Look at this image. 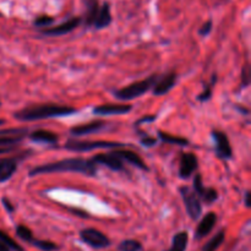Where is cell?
<instances>
[{"mask_svg":"<svg viewBox=\"0 0 251 251\" xmlns=\"http://www.w3.org/2000/svg\"><path fill=\"white\" fill-rule=\"evenodd\" d=\"M76 109L66 106H58V104H38V106L28 107L21 111L16 112L14 116L16 119L23 121L40 120V119L54 118V116H64L75 113Z\"/></svg>","mask_w":251,"mask_h":251,"instance_id":"obj_2","label":"cell"},{"mask_svg":"<svg viewBox=\"0 0 251 251\" xmlns=\"http://www.w3.org/2000/svg\"><path fill=\"white\" fill-rule=\"evenodd\" d=\"M3 202H4V204H5V207H8V210H9V211H13V210H14V207L13 206H10V202H9V201L8 200H6V198H4V200H3Z\"/></svg>","mask_w":251,"mask_h":251,"instance_id":"obj_36","label":"cell"},{"mask_svg":"<svg viewBox=\"0 0 251 251\" xmlns=\"http://www.w3.org/2000/svg\"><path fill=\"white\" fill-rule=\"evenodd\" d=\"M81 23V19L80 18H73L70 19L66 22L60 23V25L56 26V27H50V28H44L42 30V33L47 36H61L65 35V33L71 32V31L75 30L78 25Z\"/></svg>","mask_w":251,"mask_h":251,"instance_id":"obj_8","label":"cell"},{"mask_svg":"<svg viewBox=\"0 0 251 251\" xmlns=\"http://www.w3.org/2000/svg\"><path fill=\"white\" fill-rule=\"evenodd\" d=\"M156 80H157L156 75L150 76V77L146 78V80L137 81V82L131 83V85L126 86V87L121 88V90L116 91L114 95H116V97L119 98V99H123V100L133 99V98H136L138 97V96L147 92V91L154 86V83L156 82Z\"/></svg>","mask_w":251,"mask_h":251,"instance_id":"obj_3","label":"cell"},{"mask_svg":"<svg viewBox=\"0 0 251 251\" xmlns=\"http://www.w3.org/2000/svg\"><path fill=\"white\" fill-rule=\"evenodd\" d=\"M112 154L116 157H118L119 159H124V161L129 162V163H131L133 166H136L137 168L140 169H147V167H146L145 162L141 159V157L138 156L137 154H135V152H133V151L130 150H116V151H113L112 152Z\"/></svg>","mask_w":251,"mask_h":251,"instance_id":"obj_11","label":"cell"},{"mask_svg":"<svg viewBox=\"0 0 251 251\" xmlns=\"http://www.w3.org/2000/svg\"><path fill=\"white\" fill-rule=\"evenodd\" d=\"M1 124H4L3 120H0V125H1Z\"/></svg>","mask_w":251,"mask_h":251,"instance_id":"obj_38","label":"cell"},{"mask_svg":"<svg viewBox=\"0 0 251 251\" xmlns=\"http://www.w3.org/2000/svg\"><path fill=\"white\" fill-rule=\"evenodd\" d=\"M54 19L50 18V16H40V18L36 19L35 25L38 26V27H45V26L53 23Z\"/></svg>","mask_w":251,"mask_h":251,"instance_id":"obj_29","label":"cell"},{"mask_svg":"<svg viewBox=\"0 0 251 251\" xmlns=\"http://www.w3.org/2000/svg\"><path fill=\"white\" fill-rule=\"evenodd\" d=\"M0 243L3 244L6 249H11L14 251H23V249L13 238H10L8 234L1 231H0Z\"/></svg>","mask_w":251,"mask_h":251,"instance_id":"obj_24","label":"cell"},{"mask_svg":"<svg viewBox=\"0 0 251 251\" xmlns=\"http://www.w3.org/2000/svg\"><path fill=\"white\" fill-rule=\"evenodd\" d=\"M22 138H23V135L0 136V154H6V152L13 151Z\"/></svg>","mask_w":251,"mask_h":251,"instance_id":"obj_19","label":"cell"},{"mask_svg":"<svg viewBox=\"0 0 251 251\" xmlns=\"http://www.w3.org/2000/svg\"><path fill=\"white\" fill-rule=\"evenodd\" d=\"M16 233H18V235L20 236L21 239H23V240L26 241H31V243H32V241L35 240L32 235V232H31L26 226H19L18 228H16Z\"/></svg>","mask_w":251,"mask_h":251,"instance_id":"obj_27","label":"cell"},{"mask_svg":"<svg viewBox=\"0 0 251 251\" xmlns=\"http://www.w3.org/2000/svg\"><path fill=\"white\" fill-rule=\"evenodd\" d=\"M243 78L245 80V82H244V85H248L249 83V68L246 66L245 69H244L243 71Z\"/></svg>","mask_w":251,"mask_h":251,"instance_id":"obj_34","label":"cell"},{"mask_svg":"<svg viewBox=\"0 0 251 251\" xmlns=\"http://www.w3.org/2000/svg\"><path fill=\"white\" fill-rule=\"evenodd\" d=\"M0 251H4V250H0Z\"/></svg>","mask_w":251,"mask_h":251,"instance_id":"obj_39","label":"cell"},{"mask_svg":"<svg viewBox=\"0 0 251 251\" xmlns=\"http://www.w3.org/2000/svg\"><path fill=\"white\" fill-rule=\"evenodd\" d=\"M112 22V15H111V9L107 3H104L103 5L99 8L98 11V15L96 18L95 21V27L96 28H104L107 26H109V23Z\"/></svg>","mask_w":251,"mask_h":251,"instance_id":"obj_18","label":"cell"},{"mask_svg":"<svg viewBox=\"0 0 251 251\" xmlns=\"http://www.w3.org/2000/svg\"><path fill=\"white\" fill-rule=\"evenodd\" d=\"M95 162L87 161V159L81 158H68L61 159L54 163L43 164L37 167L30 172V175H37V174L44 173H54V172H77L83 173L86 175H95L96 166Z\"/></svg>","mask_w":251,"mask_h":251,"instance_id":"obj_1","label":"cell"},{"mask_svg":"<svg viewBox=\"0 0 251 251\" xmlns=\"http://www.w3.org/2000/svg\"><path fill=\"white\" fill-rule=\"evenodd\" d=\"M158 135L162 140L166 141V142L168 143H174V145H179V146H186L189 143V141L185 140V138L168 135V134L163 133V131H158Z\"/></svg>","mask_w":251,"mask_h":251,"instance_id":"obj_25","label":"cell"},{"mask_svg":"<svg viewBox=\"0 0 251 251\" xmlns=\"http://www.w3.org/2000/svg\"><path fill=\"white\" fill-rule=\"evenodd\" d=\"M33 245L38 246L40 250H44V251H53L56 250L58 246L56 245L54 243H50V241H44V240H33L32 241Z\"/></svg>","mask_w":251,"mask_h":251,"instance_id":"obj_28","label":"cell"},{"mask_svg":"<svg viewBox=\"0 0 251 251\" xmlns=\"http://www.w3.org/2000/svg\"><path fill=\"white\" fill-rule=\"evenodd\" d=\"M86 3V16L85 22L87 26L95 25L96 18L99 11V6H98L97 0H85Z\"/></svg>","mask_w":251,"mask_h":251,"instance_id":"obj_20","label":"cell"},{"mask_svg":"<svg viewBox=\"0 0 251 251\" xmlns=\"http://www.w3.org/2000/svg\"><path fill=\"white\" fill-rule=\"evenodd\" d=\"M176 82V74L175 73H169L167 75H164L158 82L154 85V93L156 96L166 95L168 91H171L173 88V86Z\"/></svg>","mask_w":251,"mask_h":251,"instance_id":"obj_13","label":"cell"},{"mask_svg":"<svg viewBox=\"0 0 251 251\" xmlns=\"http://www.w3.org/2000/svg\"><path fill=\"white\" fill-rule=\"evenodd\" d=\"M0 250H4V251H8V249H6V248H5V246H4V245H3V244H1V243H0Z\"/></svg>","mask_w":251,"mask_h":251,"instance_id":"obj_37","label":"cell"},{"mask_svg":"<svg viewBox=\"0 0 251 251\" xmlns=\"http://www.w3.org/2000/svg\"><path fill=\"white\" fill-rule=\"evenodd\" d=\"M224 240V232H219V233H217L216 235L213 236V238L211 239V240L209 241V243L205 245V248L202 249V251H216L217 249L221 246V244L223 243Z\"/></svg>","mask_w":251,"mask_h":251,"instance_id":"obj_23","label":"cell"},{"mask_svg":"<svg viewBox=\"0 0 251 251\" xmlns=\"http://www.w3.org/2000/svg\"><path fill=\"white\" fill-rule=\"evenodd\" d=\"M188 233L186 232H180V233H178L174 236L172 248L168 251H185L186 245H188Z\"/></svg>","mask_w":251,"mask_h":251,"instance_id":"obj_22","label":"cell"},{"mask_svg":"<svg viewBox=\"0 0 251 251\" xmlns=\"http://www.w3.org/2000/svg\"><path fill=\"white\" fill-rule=\"evenodd\" d=\"M181 196H183L184 204H185L186 211L190 214L193 219H197L200 217L201 211H202V206H201V201L198 196L193 190H191L188 186H183L180 189Z\"/></svg>","mask_w":251,"mask_h":251,"instance_id":"obj_5","label":"cell"},{"mask_svg":"<svg viewBox=\"0 0 251 251\" xmlns=\"http://www.w3.org/2000/svg\"><path fill=\"white\" fill-rule=\"evenodd\" d=\"M141 142H142L145 146H147V147H151V146H154V143H156V138L145 137V138H142V140H141Z\"/></svg>","mask_w":251,"mask_h":251,"instance_id":"obj_33","label":"cell"},{"mask_svg":"<svg viewBox=\"0 0 251 251\" xmlns=\"http://www.w3.org/2000/svg\"><path fill=\"white\" fill-rule=\"evenodd\" d=\"M123 146L118 142H109V141H77L69 140L66 142L65 148L69 151L76 152H85V151L97 150V148H116Z\"/></svg>","mask_w":251,"mask_h":251,"instance_id":"obj_4","label":"cell"},{"mask_svg":"<svg viewBox=\"0 0 251 251\" xmlns=\"http://www.w3.org/2000/svg\"><path fill=\"white\" fill-rule=\"evenodd\" d=\"M214 141H216V151L221 158H231L232 157V147L229 145L228 137L226 134L222 131H213L212 133Z\"/></svg>","mask_w":251,"mask_h":251,"instance_id":"obj_9","label":"cell"},{"mask_svg":"<svg viewBox=\"0 0 251 251\" xmlns=\"http://www.w3.org/2000/svg\"><path fill=\"white\" fill-rule=\"evenodd\" d=\"M133 109L130 104H104L95 109L98 116H112V114H126Z\"/></svg>","mask_w":251,"mask_h":251,"instance_id":"obj_12","label":"cell"},{"mask_svg":"<svg viewBox=\"0 0 251 251\" xmlns=\"http://www.w3.org/2000/svg\"><path fill=\"white\" fill-rule=\"evenodd\" d=\"M193 188H195L193 191L196 193V195L201 196V197L204 198V201L206 204H212V202H214V201L217 200V197H218V193H217V191L214 190V189L205 188L204 184H202V178H201L200 174H197V175L195 176V179H193Z\"/></svg>","mask_w":251,"mask_h":251,"instance_id":"obj_7","label":"cell"},{"mask_svg":"<svg viewBox=\"0 0 251 251\" xmlns=\"http://www.w3.org/2000/svg\"><path fill=\"white\" fill-rule=\"evenodd\" d=\"M142 249L141 244L136 240H124L119 245L120 251H140Z\"/></svg>","mask_w":251,"mask_h":251,"instance_id":"obj_26","label":"cell"},{"mask_svg":"<svg viewBox=\"0 0 251 251\" xmlns=\"http://www.w3.org/2000/svg\"><path fill=\"white\" fill-rule=\"evenodd\" d=\"M26 134V129H10V130H0V136H19Z\"/></svg>","mask_w":251,"mask_h":251,"instance_id":"obj_30","label":"cell"},{"mask_svg":"<svg viewBox=\"0 0 251 251\" xmlns=\"http://www.w3.org/2000/svg\"><path fill=\"white\" fill-rule=\"evenodd\" d=\"M31 138L33 141H39V142L54 143L58 141V135L48 130H37L31 134Z\"/></svg>","mask_w":251,"mask_h":251,"instance_id":"obj_21","label":"cell"},{"mask_svg":"<svg viewBox=\"0 0 251 251\" xmlns=\"http://www.w3.org/2000/svg\"><path fill=\"white\" fill-rule=\"evenodd\" d=\"M212 86H213V85L209 86V87H207L206 90H205L204 93H201V95L198 96V99H200V100L210 99V98L212 97Z\"/></svg>","mask_w":251,"mask_h":251,"instance_id":"obj_32","label":"cell"},{"mask_svg":"<svg viewBox=\"0 0 251 251\" xmlns=\"http://www.w3.org/2000/svg\"><path fill=\"white\" fill-rule=\"evenodd\" d=\"M18 164L14 158H1L0 159V183L9 180L15 173Z\"/></svg>","mask_w":251,"mask_h":251,"instance_id":"obj_16","label":"cell"},{"mask_svg":"<svg viewBox=\"0 0 251 251\" xmlns=\"http://www.w3.org/2000/svg\"><path fill=\"white\" fill-rule=\"evenodd\" d=\"M212 31V21H207L206 23L202 25V27L200 28V35L201 36H207Z\"/></svg>","mask_w":251,"mask_h":251,"instance_id":"obj_31","label":"cell"},{"mask_svg":"<svg viewBox=\"0 0 251 251\" xmlns=\"http://www.w3.org/2000/svg\"><path fill=\"white\" fill-rule=\"evenodd\" d=\"M197 168V158L193 154H183L180 159V169L179 174L181 178L188 179Z\"/></svg>","mask_w":251,"mask_h":251,"instance_id":"obj_10","label":"cell"},{"mask_svg":"<svg viewBox=\"0 0 251 251\" xmlns=\"http://www.w3.org/2000/svg\"><path fill=\"white\" fill-rule=\"evenodd\" d=\"M80 236L82 241H85L86 244H88L92 248H106V246L109 245V239L97 229H83V231H81Z\"/></svg>","mask_w":251,"mask_h":251,"instance_id":"obj_6","label":"cell"},{"mask_svg":"<svg viewBox=\"0 0 251 251\" xmlns=\"http://www.w3.org/2000/svg\"><path fill=\"white\" fill-rule=\"evenodd\" d=\"M92 162L103 164V166L108 167V168L113 169V171H121V169H123V162H121V159H119L118 157L113 156L112 154H96V156L93 157Z\"/></svg>","mask_w":251,"mask_h":251,"instance_id":"obj_14","label":"cell"},{"mask_svg":"<svg viewBox=\"0 0 251 251\" xmlns=\"http://www.w3.org/2000/svg\"><path fill=\"white\" fill-rule=\"evenodd\" d=\"M216 222V213H214V212H209L197 226V229H196V236H197V238H204V236H206L207 234L213 229Z\"/></svg>","mask_w":251,"mask_h":251,"instance_id":"obj_15","label":"cell"},{"mask_svg":"<svg viewBox=\"0 0 251 251\" xmlns=\"http://www.w3.org/2000/svg\"><path fill=\"white\" fill-rule=\"evenodd\" d=\"M250 191H248V193H245V205H246V206H248V207H250Z\"/></svg>","mask_w":251,"mask_h":251,"instance_id":"obj_35","label":"cell"},{"mask_svg":"<svg viewBox=\"0 0 251 251\" xmlns=\"http://www.w3.org/2000/svg\"><path fill=\"white\" fill-rule=\"evenodd\" d=\"M104 123L102 120H96L92 121V123L85 124V125H80V126H75V128L71 129V134L74 136H83V135H88V134H92L95 131L100 130L103 128Z\"/></svg>","mask_w":251,"mask_h":251,"instance_id":"obj_17","label":"cell"}]
</instances>
